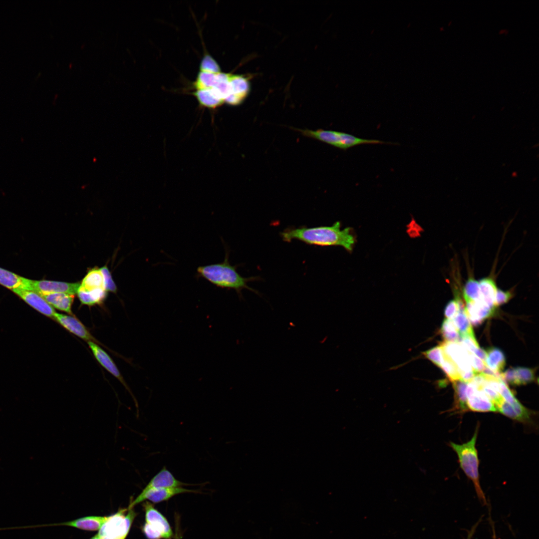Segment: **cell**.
Returning <instances> with one entry per match:
<instances>
[{
    "label": "cell",
    "instance_id": "cell-13",
    "mask_svg": "<svg viewBox=\"0 0 539 539\" xmlns=\"http://www.w3.org/2000/svg\"><path fill=\"white\" fill-rule=\"evenodd\" d=\"M465 312L470 322L474 325H478L489 317L495 309L490 307L481 299L476 301H466Z\"/></svg>",
    "mask_w": 539,
    "mask_h": 539
},
{
    "label": "cell",
    "instance_id": "cell-36",
    "mask_svg": "<svg viewBox=\"0 0 539 539\" xmlns=\"http://www.w3.org/2000/svg\"><path fill=\"white\" fill-rule=\"evenodd\" d=\"M468 352L470 363L475 373L476 374L482 373L486 366L484 361L474 353Z\"/></svg>",
    "mask_w": 539,
    "mask_h": 539
},
{
    "label": "cell",
    "instance_id": "cell-40",
    "mask_svg": "<svg viewBox=\"0 0 539 539\" xmlns=\"http://www.w3.org/2000/svg\"><path fill=\"white\" fill-rule=\"evenodd\" d=\"M481 519H480L471 528L469 532L468 536L466 539H472L473 535H474L476 530L481 522Z\"/></svg>",
    "mask_w": 539,
    "mask_h": 539
},
{
    "label": "cell",
    "instance_id": "cell-28",
    "mask_svg": "<svg viewBox=\"0 0 539 539\" xmlns=\"http://www.w3.org/2000/svg\"><path fill=\"white\" fill-rule=\"evenodd\" d=\"M468 383V382L462 380L453 382L456 402L459 408L463 410H467L466 389Z\"/></svg>",
    "mask_w": 539,
    "mask_h": 539
},
{
    "label": "cell",
    "instance_id": "cell-27",
    "mask_svg": "<svg viewBox=\"0 0 539 539\" xmlns=\"http://www.w3.org/2000/svg\"><path fill=\"white\" fill-rule=\"evenodd\" d=\"M453 320L459 331L460 336L473 331L471 323L464 310L458 311Z\"/></svg>",
    "mask_w": 539,
    "mask_h": 539
},
{
    "label": "cell",
    "instance_id": "cell-37",
    "mask_svg": "<svg viewBox=\"0 0 539 539\" xmlns=\"http://www.w3.org/2000/svg\"><path fill=\"white\" fill-rule=\"evenodd\" d=\"M459 311V306L456 299L448 302L444 310V315L448 319H452Z\"/></svg>",
    "mask_w": 539,
    "mask_h": 539
},
{
    "label": "cell",
    "instance_id": "cell-23",
    "mask_svg": "<svg viewBox=\"0 0 539 539\" xmlns=\"http://www.w3.org/2000/svg\"><path fill=\"white\" fill-rule=\"evenodd\" d=\"M481 299L490 307L495 309V297L497 287L494 279L486 277L479 281Z\"/></svg>",
    "mask_w": 539,
    "mask_h": 539
},
{
    "label": "cell",
    "instance_id": "cell-34",
    "mask_svg": "<svg viewBox=\"0 0 539 539\" xmlns=\"http://www.w3.org/2000/svg\"><path fill=\"white\" fill-rule=\"evenodd\" d=\"M100 270L104 277L105 290L106 291L115 292L117 287L108 268L105 266L101 268Z\"/></svg>",
    "mask_w": 539,
    "mask_h": 539
},
{
    "label": "cell",
    "instance_id": "cell-35",
    "mask_svg": "<svg viewBox=\"0 0 539 539\" xmlns=\"http://www.w3.org/2000/svg\"><path fill=\"white\" fill-rule=\"evenodd\" d=\"M512 297V293L511 291H505L497 288L495 297V306L506 303L511 299Z\"/></svg>",
    "mask_w": 539,
    "mask_h": 539
},
{
    "label": "cell",
    "instance_id": "cell-15",
    "mask_svg": "<svg viewBox=\"0 0 539 539\" xmlns=\"http://www.w3.org/2000/svg\"><path fill=\"white\" fill-rule=\"evenodd\" d=\"M192 485L176 479L173 475L165 467L157 473L149 481L143 491L151 489L174 488Z\"/></svg>",
    "mask_w": 539,
    "mask_h": 539
},
{
    "label": "cell",
    "instance_id": "cell-38",
    "mask_svg": "<svg viewBox=\"0 0 539 539\" xmlns=\"http://www.w3.org/2000/svg\"><path fill=\"white\" fill-rule=\"evenodd\" d=\"M502 379L511 384L518 385L516 370L515 368H510L503 373H501Z\"/></svg>",
    "mask_w": 539,
    "mask_h": 539
},
{
    "label": "cell",
    "instance_id": "cell-39",
    "mask_svg": "<svg viewBox=\"0 0 539 539\" xmlns=\"http://www.w3.org/2000/svg\"><path fill=\"white\" fill-rule=\"evenodd\" d=\"M175 533L173 536V539H182V533L180 528V523L179 516L178 515H175Z\"/></svg>",
    "mask_w": 539,
    "mask_h": 539
},
{
    "label": "cell",
    "instance_id": "cell-18",
    "mask_svg": "<svg viewBox=\"0 0 539 539\" xmlns=\"http://www.w3.org/2000/svg\"><path fill=\"white\" fill-rule=\"evenodd\" d=\"M88 344L99 363L126 386L118 369L109 355L94 342L89 341Z\"/></svg>",
    "mask_w": 539,
    "mask_h": 539
},
{
    "label": "cell",
    "instance_id": "cell-12",
    "mask_svg": "<svg viewBox=\"0 0 539 539\" xmlns=\"http://www.w3.org/2000/svg\"><path fill=\"white\" fill-rule=\"evenodd\" d=\"M497 411L503 415L521 422L527 423L531 420L532 412L524 406L519 401L512 405L503 398L495 405Z\"/></svg>",
    "mask_w": 539,
    "mask_h": 539
},
{
    "label": "cell",
    "instance_id": "cell-22",
    "mask_svg": "<svg viewBox=\"0 0 539 539\" xmlns=\"http://www.w3.org/2000/svg\"><path fill=\"white\" fill-rule=\"evenodd\" d=\"M486 352L484 361L485 365L496 373H501L506 364V359L503 352L499 348H491Z\"/></svg>",
    "mask_w": 539,
    "mask_h": 539
},
{
    "label": "cell",
    "instance_id": "cell-26",
    "mask_svg": "<svg viewBox=\"0 0 539 539\" xmlns=\"http://www.w3.org/2000/svg\"><path fill=\"white\" fill-rule=\"evenodd\" d=\"M463 294L465 301L481 299L479 281L472 277L469 278L463 287Z\"/></svg>",
    "mask_w": 539,
    "mask_h": 539
},
{
    "label": "cell",
    "instance_id": "cell-25",
    "mask_svg": "<svg viewBox=\"0 0 539 539\" xmlns=\"http://www.w3.org/2000/svg\"><path fill=\"white\" fill-rule=\"evenodd\" d=\"M440 332L446 342H459L460 336L452 319H445L442 324Z\"/></svg>",
    "mask_w": 539,
    "mask_h": 539
},
{
    "label": "cell",
    "instance_id": "cell-31",
    "mask_svg": "<svg viewBox=\"0 0 539 539\" xmlns=\"http://www.w3.org/2000/svg\"><path fill=\"white\" fill-rule=\"evenodd\" d=\"M199 71L218 73L221 72V68L216 60L210 55L206 54L202 59L199 67Z\"/></svg>",
    "mask_w": 539,
    "mask_h": 539
},
{
    "label": "cell",
    "instance_id": "cell-19",
    "mask_svg": "<svg viewBox=\"0 0 539 539\" xmlns=\"http://www.w3.org/2000/svg\"><path fill=\"white\" fill-rule=\"evenodd\" d=\"M108 517V516H87L59 523L56 525L66 526L87 531H95L100 529Z\"/></svg>",
    "mask_w": 539,
    "mask_h": 539
},
{
    "label": "cell",
    "instance_id": "cell-21",
    "mask_svg": "<svg viewBox=\"0 0 539 539\" xmlns=\"http://www.w3.org/2000/svg\"><path fill=\"white\" fill-rule=\"evenodd\" d=\"M79 288L88 291L98 288L105 289L104 277L100 269L95 268L88 271Z\"/></svg>",
    "mask_w": 539,
    "mask_h": 539
},
{
    "label": "cell",
    "instance_id": "cell-20",
    "mask_svg": "<svg viewBox=\"0 0 539 539\" xmlns=\"http://www.w3.org/2000/svg\"><path fill=\"white\" fill-rule=\"evenodd\" d=\"M41 296L53 307L65 311L69 315H73L71 307L74 298L73 294L56 292Z\"/></svg>",
    "mask_w": 539,
    "mask_h": 539
},
{
    "label": "cell",
    "instance_id": "cell-9",
    "mask_svg": "<svg viewBox=\"0 0 539 539\" xmlns=\"http://www.w3.org/2000/svg\"><path fill=\"white\" fill-rule=\"evenodd\" d=\"M80 283H71L47 280L31 279V290L40 295L62 292L74 295L77 293Z\"/></svg>",
    "mask_w": 539,
    "mask_h": 539
},
{
    "label": "cell",
    "instance_id": "cell-5",
    "mask_svg": "<svg viewBox=\"0 0 539 539\" xmlns=\"http://www.w3.org/2000/svg\"><path fill=\"white\" fill-rule=\"evenodd\" d=\"M136 516L133 508H127L108 516L98 533L101 539H125Z\"/></svg>",
    "mask_w": 539,
    "mask_h": 539
},
{
    "label": "cell",
    "instance_id": "cell-2",
    "mask_svg": "<svg viewBox=\"0 0 539 539\" xmlns=\"http://www.w3.org/2000/svg\"><path fill=\"white\" fill-rule=\"evenodd\" d=\"M340 228V222H336L331 226L288 228L281 232L280 235L282 240L286 242L296 240L310 245L341 246L351 252L355 243L351 228L348 227L343 230Z\"/></svg>",
    "mask_w": 539,
    "mask_h": 539
},
{
    "label": "cell",
    "instance_id": "cell-17",
    "mask_svg": "<svg viewBox=\"0 0 539 539\" xmlns=\"http://www.w3.org/2000/svg\"><path fill=\"white\" fill-rule=\"evenodd\" d=\"M31 279L0 268V284L11 290H31Z\"/></svg>",
    "mask_w": 539,
    "mask_h": 539
},
{
    "label": "cell",
    "instance_id": "cell-4",
    "mask_svg": "<svg viewBox=\"0 0 539 539\" xmlns=\"http://www.w3.org/2000/svg\"><path fill=\"white\" fill-rule=\"evenodd\" d=\"M478 430L477 425L473 437L469 441L462 444L450 442L449 445L457 455L460 467L467 477L472 481L479 501L483 505L488 506L485 494L480 482L479 461L476 448Z\"/></svg>",
    "mask_w": 539,
    "mask_h": 539
},
{
    "label": "cell",
    "instance_id": "cell-1",
    "mask_svg": "<svg viewBox=\"0 0 539 539\" xmlns=\"http://www.w3.org/2000/svg\"><path fill=\"white\" fill-rule=\"evenodd\" d=\"M195 97L205 107L215 108L224 103L236 105L242 103L250 91V83L244 75L199 71L193 83Z\"/></svg>",
    "mask_w": 539,
    "mask_h": 539
},
{
    "label": "cell",
    "instance_id": "cell-11",
    "mask_svg": "<svg viewBox=\"0 0 539 539\" xmlns=\"http://www.w3.org/2000/svg\"><path fill=\"white\" fill-rule=\"evenodd\" d=\"M54 319L69 332L82 339L96 342L85 326L73 315L56 312Z\"/></svg>",
    "mask_w": 539,
    "mask_h": 539
},
{
    "label": "cell",
    "instance_id": "cell-33",
    "mask_svg": "<svg viewBox=\"0 0 539 539\" xmlns=\"http://www.w3.org/2000/svg\"><path fill=\"white\" fill-rule=\"evenodd\" d=\"M468 352L474 353L480 348L473 331L460 336L459 342Z\"/></svg>",
    "mask_w": 539,
    "mask_h": 539
},
{
    "label": "cell",
    "instance_id": "cell-6",
    "mask_svg": "<svg viewBox=\"0 0 539 539\" xmlns=\"http://www.w3.org/2000/svg\"><path fill=\"white\" fill-rule=\"evenodd\" d=\"M145 523L142 531L147 539H171L174 534L167 519L149 502L142 504Z\"/></svg>",
    "mask_w": 539,
    "mask_h": 539
},
{
    "label": "cell",
    "instance_id": "cell-24",
    "mask_svg": "<svg viewBox=\"0 0 539 539\" xmlns=\"http://www.w3.org/2000/svg\"><path fill=\"white\" fill-rule=\"evenodd\" d=\"M106 292L102 288L88 291L78 288L76 293L82 304L93 305L102 303L106 296Z\"/></svg>",
    "mask_w": 539,
    "mask_h": 539
},
{
    "label": "cell",
    "instance_id": "cell-29",
    "mask_svg": "<svg viewBox=\"0 0 539 539\" xmlns=\"http://www.w3.org/2000/svg\"><path fill=\"white\" fill-rule=\"evenodd\" d=\"M449 379L453 382L462 380L457 366L444 353V360L441 366Z\"/></svg>",
    "mask_w": 539,
    "mask_h": 539
},
{
    "label": "cell",
    "instance_id": "cell-3",
    "mask_svg": "<svg viewBox=\"0 0 539 539\" xmlns=\"http://www.w3.org/2000/svg\"><path fill=\"white\" fill-rule=\"evenodd\" d=\"M225 248L224 260L220 263L201 266L197 269L196 276L203 278L216 287L227 289H234L239 298H243L242 291L249 289L259 294L258 291L248 285L249 282L259 280V276L244 277L237 271L238 265L232 266L229 262L230 250L223 240Z\"/></svg>",
    "mask_w": 539,
    "mask_h": 539
},
{
    "label": "cell",
    "instance_id": "cell-41",
    "mask_svg": "<svg viewBox=\"0 0 539 539\" xmlns=\"http://www.w3.org/2000/svg\"><path fill=\"white\" fill-rule=\"evenodd\" d=\"M90 539H101L99 534L97 533L94 536L90 538Z\"/></svg>",
    "mask_w": 539,
    "mask_h": 539
},
{
    "label": "cell",
    "instance_id": "cell-7",
    "mask_svg": "<svg viewBox=\"0 0 539 539\" xmlns=\"http://www.w3.org/2000/svg\"><path fill=\"white\" fill-rule=\"evenodd\" d=\"M199 493V490H191L183 487L151 489L142 490L141 493L129 504L128 509H133L136 505L148 500L153 503L157 504L166 501L177 495L183 493Z\"/></svg>",
    "mask_w": 539,
    "mask_h": 539
},
{
    "label": "cell",
    "instance_id": "cell-8",
    "mask_svg": "<svg viewBox=\"0 0 539 539\" xmlns=\"http://www.w3.org/2000/svg\"><path fill=\"white\" fill-rule=\"evenodd\" d=\"M441 345L445 354L457 366L460 376L463 373L474 371L470 363L469 352L460 342L444 341Z\"/></svg>",
    "mask_w": 539,
    "mask_h": 539
},
{
    "label": "cell",
    "instance_id": "cell-30",
    "mask_svg": "<svg viewBox=\"0 0 539 539\" xmlns=\"http://www.w3.org/2000/svg\"><path fill=\"white\" fill-rule=\"evenodd\" d=\"M423 355L434 364L441 368L444 353L441 344L423 352Z\"/></svg>",
    "mask_w": 539,
    "mask_h": 539
},
{
    "label": "cell",
    "instance_id": "cell-16",
    "mask_svg": "<svg viewBox=\"0 0 539 539\" xmlns=\"http://www.w3.org/2000/svg\"><path fill=\"white\" fill-rule=\"evenodd\" d=\"M300 132L303 136L310 137L323 142L330 145L340 148L342 141V132L333 130L318 129H294Z\"/></svg>",
    "mask_w": 539,
    "mask_h": 539
},
{
    "label": "cell",
    "instance_id": "cell-32",
    "mask_svg": "<svg viewBox=\"0 0 539 539\" xmlns=\"http://www.w3.org/2000/svg\"><path fill=\"white\" fill-rule=\"evenodd\" d=\"M518 385H524L535 380L534 371L530 368L518 367L515 368Z\"/></svg>",
    "mask_w": 539,
    "mask_h": 539
},
{
    "label": "cell",
    "instance_id": "cell-14",
    "mask_svg": "<svg viewBox=\"0 0 539 539\" xmlns=\"http://www.w3.org/2000/svg\"><path fill=\"white\" fill-rule=\"evenodd\" d=\"M466 408L467 409L474 412L497 411L494 403L482 389H477L472 394L467 397Z\"/></svg>",
    "mask_w": 539,
    "mask_h": 539
},
{
    "label": "cell",
    "instance_id": "cell-10",
    "mask_svg": "<svg viewBox=\"0 0 539 539\" xmlns=\"http://www.w3.org/2000/svg\"><path fill=\"white\" fill-rule=\"evenodd\" d=\"M13 292L38 312L54 319L56 313L54 309L37 292L26 289H17Z\"/></svg>",
    "mask_w": 539,
    "mask_h": 539
}]
</instances>
